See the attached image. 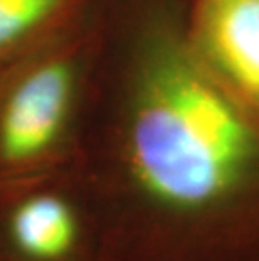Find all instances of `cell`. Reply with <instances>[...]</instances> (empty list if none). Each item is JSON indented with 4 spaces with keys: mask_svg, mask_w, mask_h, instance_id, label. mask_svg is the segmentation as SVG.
Here are the masks:
<instances>
[{
    "mask_svg": "<svg viewBox=\"0 0 259 261\" xmlns=\"http://www.w3.org/2000/svg\"><path fill=\"white\" fill-rule=\"evenodd\" d=\"M59 5L61 0H0V47L31 34Z\"/></svg>",
    "mask_w": 259,
    "mask_h": 261,
    "instance_id": "5b68a950",
    "label": "cell"
},
{
    "mask_svg": "<svg viewBox=\"0 0 259 261\" xmlns=\"http://www.w3.org/2000/svg\"><path fill=\"white\" fill-rule=\"evenodd\" d=\"M12 240L22 253L34 259H57L76 240L73 211L56 196H36L14 211Z\"/></svg>",
    "mask_w": 259,
    "mask_h": 261,
    "instance_id": "277c9868",
    "label": "cell"
},
{
    "mask_svg": "<svg viewBox=\"0 0 259 261\" xmlns=\"http://www.w3.org/2000/svg\"><path fill=\"white\" fill-rule=\"evenodd\" d=\"M185 32L212 76L259 113V0H189Z\"/></svg>",
    "mask_w": 259,
    "mask_h": 261,
    "instance_id": "7a4b0ae2",
    "label": "cell"
},
{
    "mask_svg": "<svg viewBox=\"0 0 259 261\" xmlns=\"http://www.w3.org/2000/svg\"><path fill=\"white\" fill-rule=\"evenodd\" d=\"M73 83V71L64 61H49L15 86L0 116L5 160L24 162L52 145L69 112Z\"/></svg>",
    "mask_w": 259,
    "mask_h": 261,
    "instance_id": "3957f363",
    "label": "cell"
},
{
    "mask_svg": "<svg viewBox=\"0 0 259 261\" xmlns=\"http://www.w3.org/2000/svg\"><path fill=\"white\" fill-rule=\"evenodd\" d=\"M182 12L147 9L131 36L125 182L143 209L192 234L200 261H259V113L195 56Z\"/></svg>",
    "mask_w": 259,
    "mask_h": 261,
    "instance_id": "6da1fadb",
    "label": "cell"
}]
</instances>
